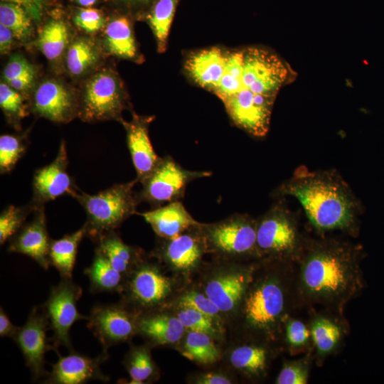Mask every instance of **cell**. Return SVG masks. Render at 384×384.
Masks as SVG:
<instances>
[{
    "label": "cell",
    "mask_w": 384,
    "mask_h": 384,
    "mask_svg": "<svg viewBox=\"0 0 384 384\" xmlns=\"http://www.w3.org/2000/svg\"><path fill=\"white\" fill-rule=\"evenodd\" d=\"M295 263L296 296L305 304L341 314L361 289L358 250L346 242H305Z\"/></svg>",
    "instance_id": "6da1fadb"
},
{
    "label": "cell",
    "mask_w": 384,
    "mask_h": 384,
    "mask_svg": "<svg viewBox=\"0 0 384 384\" xmlns=\"http://www.w3.org/2000/svg\"><path fill=\"white\" fill-rule=\"evenodd\" d=\"M279 193L296 198L310 223L319 231L354 228L356 203L346 186L329 174L301 167L280 188Z\"/></svg>",
    "instance_id": "7a4b0ae2"
},
{
    "label": "cell",
    "mask_w": 384,
    "mask_h": 384,
    "mask_svg": "<svg viewBox=\"0 0 384 384\" xmlns=\"http://www.w3.org/2000/svg\"><path fill=\"white\" fill-rule=\"evenodd\" d=\"M292 294L296 295L294 268L293 271L289 267L282 274H268L255 281L252 276L243 297V313L248 327L273 337L287 318Z\"/></svg>",
    "instance_id": "3957f363"
},
{
    "label": "cell",
    "mask_w": 384,
    "mask_h": 384,
    "mask_svg": "<svg viewBox=\"0 0 384 384\" xmlns=\"http://www.w3.org/2000/svg\"><path fill=\"white\" fill-rule=\"evenodd\" d=\"M129 107L128 93L114 68L101 67L83 81L79 91L78 117L84 122H120L123 111Z\"/></svg>",
    "instance_id": "277c9868"
},
{
    "label": "cell",
    "mask_w": 384,
    "mask_h": 384,
    "mask_svg": "<svg viewBox=\"0 0 384 384\" xmlns=\"http://www.w3.org/2000/svg\"><path fill=\"white\" fill-rule=\"evenodd\" d=\"M137 180L119 183L90 195L84 192L74 195L84 208L87 220L86 235L97 241L102 235L113 231L124 220L135 213L139 202L134 196L133 188Z\"/></svg>",
    "instance_id": "5b68a950"
},
{
    "label": "cell",
    "mask_w": 384,
    "mask_h": 384,
    "mask_svg": "<svg viewBox=\"0 0 384 384\" xmlns=\"http://www.w3.org/2000/svg\"><path fill=\"white\" fill-rule=\"evenodd\" d=\"M294 218L275 206L257 222V251L284 262L295 263L304 245Z\"/></svg>",
    "instance_id": "8992f818"
},
{
    "label": "cell",
    "mask_w": 384,
    "mask_h": 384,
    "mask_svg": "<svg viewBox=\"0 0 384 384\" xmlns=\"http://www.w3.org/2000/svg\"><path fill=\"white\" fill-rule=\"evenodd\" d=\"M291 77L289 66L277 55L257 47L243 49L239 90H246L255 95L276 99L279 90L289 82Z\"/></svg>",
    "instance_id": "52a82bcc"
},
{
    "label": "cell",
    "mask_w": 384,
    "mask_h": 384,
    "mask_svg": "<svg viewBox=\"0 0 384 384\" xmlns=\"http://www.w3.org/2000/svg\"><path fill=\"white\" fill-rule=\"evenodd\" d=\"M82 294V288L74 283L72 278H61L60 283L51 288L43 305V311L53 332L51 341L56 353L58 352L57 348L61 346L73 351L70 330L76 321L88 318L78 310L77 302Z\"/></svg>",
    "instance_id": "ba28073f"
},
{
    "label": "cell",
    "mask_w": 384,
    "mask_h": 384,
    "mask_svg": "<svg viewBox=\"0 0 384 384\" xmlns=\"http://www.w3.org/2000/svg\"><path fill=\"white\" fill-rule=\"evenodd\" d=\"M209 171H195L183 168L171 156L162 158L159 164L142 183L139 200L157 207L180 201L193 181L210 176Z\"/></svg>",
    "instance_id": "9c48e42d"
},
{
    "label": "cell",
    "mask_w": 384,
    "mask_h": 384,
    "mask_svg": "<svg viewBox=\"0 0 384 384\" xmlns=\"http://www.w3.org/2000/svg\"><path fill=\"white\" fill-rule=\"evenodd\" d=\"M30 107L38 117L68 123L78 115L79 92L59 78H46L33 90Z\"/></svg>",
    "instance_id": "30bf717a"
},
{
    "label": "cell",
    "mask_w": 384,
    "mask_h": 384,
    "mask_svg": "<svg viewBox=\"0 0 384 384\" xmlns=\"http://www.w3.org/2000/svg\"><path fill=\"white\" fill-rule=\"evenodd\" d=\"M203 227L206 242L218 252L229 255L257 252V222L247 215H235Z\"/></svg>",
    "instance_id": "8fae6325"
},
{
    "label": "cell",
    "mask_w": 384,
    "mask_h": 384,
    "mask_svg": "<svg viewBox=\"0 0 384 384\" xmlns=\"http://www.w3.org/2000/svg\"><path fill=\"white\" fill-rule=\"evenodd\" d=\"M275 98L255 95L246 90L223 100L233 122L255 137L265 136L270 127Z\"/></svg>",
    "instance_id": "7c38bea8"
},
{
    "label": "cell",
    "mask_w": 384,
    "mask_h": 384,
    "mask_svg": "<svg viewBox=\"0 0 384 384\" xmlns=\"http://www.w3.org/2000/svg\"><path fill=\"white\" fill-rule=\"evenodd\" d=\"M48 326V320L43 311L40 313L35 307L26 324L18 327L13 338L23 355L33 380L46 376L45 354L48 351L55 350L46 336Z\"/></svg>",
    "instance_id": "4fadbf2b"
},
{
    "label": "cell",
    "mask_w": 384,
    "mask_h": 384,
    "mask_svg": "<svg viewBox=\"0 0 384 384\" xmlns=\"http://www.w3.org/2000/svg\"><path fill=\"white\" fill-rule=\"evenodd\" d=\"M87 320V327L99 340L104 353L128 340L137 331V320L122 305L95 306Z\"/></svg>",
    "instance_id": "5bb4252c"
},
{
    "label": "cell",
    "mask_w": 384,
    "mask_h": 384,
    "mask_svg": "<svg viewBox=\"0 0 384 384\" xmlns=\"http://www.w3.org/2000/svg\"><path fill=\"white\" fill-rule=\"evenodd\" d=\"M68 159L66 144L62 141L55 159L48 165L36 171L33 180L32 204L43 206L46 202L69 193L74 196L73 181L67 171Z\"/></svg>",
    "instance_id": "9a60e30c"
},
{
    "label": "cell",
    "mask_w": 384,
    "mask_h": 384,
    "mask_svg": "<svg viewBox=\"0 0 384 384\" xmlns=\"http://www.w3.org/2000/svg\"><path fill=\"white\" fill-rule=\"evenodd\" d=\"M153 117L140 116L132 112L130 121L122 119L127 142L132 160L137 172L136 180L141 183L157 167L162 158L154 151L149 136V126Z\"/></svg>",
    "instance_id": "2e32d148"
},
{
    "label": "cell",
    "mask_w": 384,
    "mask_h": 384,
    "mask_svg": "<svg viewBox=\"0 0 384 384\" xmlns=\"http://www.w3.org/2000/svg\"><path fill=\"white\" fill-rule=\"evenodd\" d=\"M58 356L52 370L47 373L45 383L51 384H82L90 380L107 382L109 378L100 369L101 364L107 358V353L102 352L95 358L71 351L65 356Z\"/></svg>",
    "instance_id": "e0dca14e"
},
{
    "label": "cell",
    "mask_w": 384,
    "mask_h": 384,
    "mask_svg": "<svg viewBox=\"0 0 384 384\" xmlns=\"http://www.w3.org/2000/svg\"><path fill=\"white\" fill-rule=\"evenodd\" d=\"M127 297L139 306L149 308L161 303L171 291V283L156 266L143 264L133 271L127 284Z\"/></svg>",
    "instance_id": "ac0fdd59"
},
{
    "label": "cell",
    "mask_w": 384,
    "mask_h": 384,
    "mask_svg": "<svg viewBox=\"0 0 384 384\" xmlns=\"http://www.w3.org/2000/svg\"><path fill=\"white\" fill-rule=\"evenodd\" d=\"M99 41L106 55L137 63L144 61L128 15L117 14L107 20Z\"/></svg>",
    "instance_id": "d6986e66"
},
{
    "label": "cell",
    "mask_w": 384,
    "mask_h": 384,
    "mask_svg": "<svg viewBox=\"0 0 384 384\" xmlns=\"http://www.w3.org/2000/svg\"><path fill=\"white\" fill-rule=\"evenodd\" d=\"M51 240L46 228L43 207L41 206L36 210L33 220L12 238L9 251L26 255L47 270L50 265L49 250Z\"/></svg>",
    "instance_id": "ffe728a7"
},
{
    "label": "cell",
    "mask_w": 384,
    "mask_h": 384,
    "mask_svg": "<svg viewBox=\"0 0 384 384\" xmlns=\"http://www.w3.org/2000/svg\"><path fill=\"white\" fill-rule=\"evenodd\" d=\"M105 55L98 39L82 34L73 37L62 65L71 78L84 81L101 68Z\"/></svg>",
    "instance_id": "44dd1931"
},
{
    "label": "cell",
    "mask_w": 384,
    "mask_h": 384,
    "mask_svg": "<svg viewBox=\"0 0 384 384\" xmlns=\"http://www.w3.org/2000/svg\"><path fill=\"white\" fill-rule=\"evenodd\" d=\"M254 270H236L212 278L205 288V294L220 311L233 310L243 299L252 281Z\"/></svg>",
    "instance_id": "7402d4cb"
},
{
    "label": "cell",
    "mask_w": 384,
    "mask_h": 384,
    "mask_svg": "<svg viewBox=\"0 0 384 384\" xmlns=\"http://www.w3.org/2000/svg\"><path fill=\"white\" fill-rule=\"evenodd\" d=\"M226 53L215 47L196 51L187 58L185 70L196 83L214 93L223 75Z\"/></svg>",
    "instance_id": "603a6c76"
},
{
    "label": "cell",
    "mask_w": 384,
    "mask_h": 384,
    "mask_svg": "<svg viewBox=\"0 0 384 384\" xmlns=\"http://www.w3.org/2000/svg\"><path fill=\"white\" fill-rule=\"evenodd\" d=\"M139 215L158 236L166 240L174 238L200 224L180 201L169 203Z\"/></svg>",
    "instance_id": "cb8c5ba5"
},
{
    "label": "cell",
    "mask_w": 384,
    "mask_h": 384,
    "mask_svg": "<svg viewBox=\"0 0 384 384\" xmlns=\"http://www.w3.org/2000/svg\"><path fill=\"white\" fill-rule=\"evenodd\" d=\"M309 325L316 359L323 361L340 347L346 333V324L335 313H314Z\"/></svg>",
    "instance_id": "d4e9b609"
},
{
    "label": "cell",
    "mask_w": 384,
    "mask_h": 384,
    "mask_svg": "<svg viewBox=\"0 0 384 384\" xmlns=\"http://www.w3.org/2000/svg\"><path fill=\"white\" fill-rule=\"evenodd\" d=\"M73 38L70 27L65 20L51 17L39 28L36 38L30 44H33L51 63L63 64Z\"/></svg>",
    "instance_id": "484cf974"
},
{
    "label": "cell",
    "mask_w": 384,
    "mask_h": 384,
    "mask_svg": "<svg viewBox=\"0 0 384 384\" xmlns=\"http://www.w3.org/2000/svg\"><path fill=\"white\" fill-rule=\"evenodd\" d=\"M189 230L174 238L166 240L163 250L165 260L180 270H189L195 267L204 250L205 238L203 240L199 235L189 233Z\"/></svg>",
    "instance_id": "4316f807"
},
{
    "label": "cell",
    "mask_w": 384,
    "mask_h": 384,
    "mask_svg": "<svg viewBox=\"0 0 384 384\" xmlns=\"http://www.w3.org/2000/svg\"><path fill=\"white\" fill-rule=\"evenodd\" d=\"M184 329L178 316L157 314L137 319V331L158 344L176 343L183 336Z\"/></svg>",
    "instance_id": "83f0119b"
},
{
    "label": "cell",
    "mask_w": 384,
    "mask_h": 384,
    "mask_svg": "<svg viewBox=\"0 0 384 384\" xmlns=\"http://www.w3.org/2000/svg\"><path fill=\"white\" fill-rule=\"evenodd\" d=\"M85 235L86 227L84 225L73 233L66 235L59 240H51L50 262L58 270L61 278H72L78 248Z\"/></svg>",
    "instance_id": "f1b7e54d"
},
{
    "label": "cell",
    "mask_w": 384,
    "mask_h": 384,
    "mask_svg": "<svg viewBox=\"0 0 384 384\" xmlns=\"http://www.w3.org/2000/svg\"><path fill=\"white\" fill-rule=\"evenodd\" d=\"M179 0H156L142 14L154 36L157 50L164 53L167 47L168 36Z\"/></svg>",
    "instance_id": "f546056e"
},
{
    "label": "cell",
    "mask_w": 384,
    "mask_h": 384,
    "mask_svg": "<svg viewBox=\"0 0 384 384\" xmlns=\"http://www.w3.org/2000/svg\"><path fill=\"white\" fill-rule=\"evenodd\" d=\"M92 292H121L124 275L117 271L97 248L91 265L85 270Z\"/></svg>",
    "instance_id": "4dcf8cb0"
},
{
    "label": "cell",
    "mask_w": 384,
    "mask_h": 384,
    "mask_svg": "<svg viewBox=\"0 0 384 384\" xmlns=\"http://www.w3.org/2000/svg\"><path fill=\"white\" fill-rule=\"evenodd\" d=\"M38 70L25 56L10 55L2 71V81L27 97L36 87Z\"/></svg>",
    "instance_id": "1f68e13d"
},
{
    "label": "cell",
    "mask_w": 384,
    "mask_h": 384,
    "mask_svg": "<svg viewBox=\"0 0 384 384\" xmlns=\"http://www.w3.org/2000/svg\"><path fill=\"white\" fill-rule=\"evenodd\" d=\"M33 23L30 14L19 4L1 2L0 24L9 28L17 41L29 44L35 39Z\"/></svg>",
    "instance_id": "d6a6232c"
},
{
    "label": "cell",
    "mask_w": 384,
    "mask_h": 384,
    "mask_svg": "<svg viewBox=\"0 0 384 384\" xmlns=\"http://www.w3.org/2000/svg\"><path fill=\"white\" fill-rule=\"evenodd\" d=\"M96 242L97 248L112 265L124 276L127 274L136 258L135 250L125 244L114 230L101 235Z\"/></svg>",
    "instance_id": "836d02e7"
},
{
    "label": "cell",
    "mask_w": 384,
    "mask_h": 384,
    "mask_svg": "<svg viewBox=\"0 0 384 384\" xmlns=\"http://www.w3.org/2000/svg\"><path fill=\"white\" fill-rule=\"evenodd\" d=\"M269 354L266 348L245 345L236 348L230 355L233 366L252 375H259L267 369Z\"/></svg>",
    "instance_id": "e575fe53"
},
{
    "label": "cell",
    "mask_w": 384,
    "mask_h": 384,
    "mask_svg": "<svg viewBox=\"0 0 384 384\" xmlns=\"http://www.w3.org/2000/svg\"><path fill=\"white\" fill-rule=\"evenodd\" d=\"M182 353L189 360L203 364L214 363L220 358L210 335L198 331H190L188 334Z\"/></svg>",
    "instance_id": "d590c367"
},
{
    "label": "cell",
    "mask_w": 384,
    "mask_h": 384,
    "mask_svg": "<svg viewBox=\"0 0 384 384\" xmlns=\"http://www.w3.org/2000/svg\"><path fill=\"white\" fill-rule=\"evenodd\" d=\"M242 67L243 50L227 52L223 75L214 92L222 101L239 90Z\"/></svg>",
    "instance_id": "8d00e7d4"
},
{
    "label": "cell",
    "mask_w": 384,
    "mask_h": 384,
    "mask_svg": "<svg viewBox=\"0 0 384 384\" xmlns=\"http://www.w3.org/2000/svg\"><path fill=\"white\" fill-rule=\"evenodd\" d=\"M26 97L13 89L4 81L0 83V107L8 123L16 129L21 128V122L28 114Z\"/></svg>",
    "instance_id": "74e56055"
},
{
    "label": "cell",
    "mask_w": 384,
    "mask_h": 384,
    "mask_svg": "<svg viewBox=\"0 0 384 384\" xmlns=\"http://www.w3.org/2000/svg\"><path fill=\"white\" fill-rule=\"evenodd\" d=\"M124 364L131 378L129 383H144L155 373L149 351L144 346L133 348L128 353Z\"/></svg>",
    "instance_id": "f35d334b"
},
{
    "label": "cell",
    "mask_w": 384,
    "mask_h": 384,
    "mask_svg": "<svg viewBox=\"0 0 384 384\" xmlns=\"http://www.w3.org/2000/svg\"><path fill=\"white\" fill-rule=\"evenodd\" d=\"M284 340L289 349L294 353L309 352L312 338L309 324L302 320L287 317L284 321Z\"/></svg>",
    "instance_id": "ab89813d"
},
{
    "label": "cell",
    "mask_w": 384,
    "mask_h": 384,
    "mask_svg": "<svg viewBox=\"0 0 384 384\" xmlns=\"http://www.w3.org/2000/svg\"><path fill=\"white\" fill-rule=\"evenodd\" d=\"M26 149L25 136L3 134L0 137V171H11Z\"/></svg>",
    "instance_id": "60d3db41"
},
{
    "label": "cell",
    "mask_w": 384,
    "mask_h": 384,
    "mask_svg": "<svg viewBox=\"0 0 384 384\" xmlns=\"http://www.w3.org/2000/svg\"><path fill=\"white\" fill-rule=\"evenodd\" d=\"M41 207V206H40ZM38 208L31 203L26 207L9 206L0 215V243L3 245L9 238L16 235L23 226L31 211Z\"/></svg>",
    "instance_id": "b9f144b4"
},
{
    "label": "cell",
    "mask_w": 384,
    "mask_h": 384,
    "mask_svg": "<svg viewBox=\"0 0 384 384\" xmlns=\"http://www.w3.org/2000/svg\"><path fill=\"white\" fill-rule=\"evenodd\" d=\"M312 361V353L309 351L306 355L299 359L286 361L276 379V383H307Z\"/></svg>",
    "instance_id": "7bdbcfd3"
},
{
    "label": "cell",
    "mask_w": 384,
    "mask_h": 384,
    "mask_svg": "<svg viewBox=\"0 0 384 384\" xmlns=\"http://www.w3.org/2000/svg\"><path fill=\"white\" fill-rule=\"evenodd\" d=\"M107 21L100 10L90 7L79 8L73 16L74 25L83 34L93 36L102 31Z\"/></svg>",
    "instance_id": "ee69618b"
},
{
    "label": "cell",
    "mask_w": 384,
    "mask_h": 384,
    "mask_svg": "<svg viewBox=\"0 0 384 384\" xmlns=\"http://www.w3.org/2000/svg\"><path fill=\"white\" fill-rule=\"evenodd\" d=\"M178 318L185 329L213 335L217 332L213 318L189 308H182L178 313Z\"/></svg>",
    "instance_id": "f6af8a7d"
},
{
    "label": "cell",
    "mask_w": 384,
    "mask_h": 384,
    "mask_svg": "<svg viewBox=\"0 0 384 384\" xmlns=\"http://www.w3.org/2000/svg\"><path fill=\"white\" fill-rule=\"evenodd\" d=\"M181 308H189L201 312L212 318L215 317L219 309L205 294L196 292H189L183 294L178 301Z\"/></svg>",
    "instance_id": "bcb514c9"
},
{
    "label": "cell",
    "mask_w": 384,
    "mask_h": 384,
    "mask_svg": "<svg viewBox=\"0 0 384 384\" xmlns=\"http://www.w3.org/2000/svg\"><path fill=\"white\" fill-rule=\"evenodd\" d=\"M13 2L23 7L33 19L36 23H40L43 17L46 0H1Z\"/></svg>",
    "instance_id": "7dc6e473"
},
{
    "label": "cell",
    "mask_w": 384,
    "mask_h": 384,
    "mask_svg": "<svg viewBox=\"0 0 384 384\" xmlns=\"http://www.w3.org/2000/svg\"><path fill=\"white\" fill-rule=\"evenodd\" d=\"M15 40H17L13 32L5 26L0 24V53L1 55L9 54L14 46Z\"/></svg>",
    "instance_id": "c3c4849f"
},
{
    "label": "cell",
    "mask_w": 384,
    "mask_h": 384,
    "mask_svg": "<svg viewBox=\"0 0 384 384\" xmlns=\"http://www.w3.org/2000/svg\"><path fill=\"white\" fill-rule=\"evenodd\" d=\"M18 327L14 325L2 307L0 309V336L14 338Z\"/></svg>",
    "instance_id": "681fc988"
},
{
    "label": "cell",
    "mask_w": 384,
    "mask_h": 384,
    "mask_svg": "<svg viewBox=\"0 0 384 384\" xmlns=\"http://www.w3.org/2000/svg\"><path fill=\"white\" fill-rule=\"evenodd\" d=\"M196 382L201 384H230L232 383L226 376L216 373L203 374Z\"/></svg>",
    "instance_id": "f907efd6"
},
{
    "label": "cell",
    "mask_w": 384,
    "mask_h": 384,
    "mask_svg": "<svg viewBox=\"0 0 384 384\" xmlns=\"http://www.w3.org/2000/svg\"><path fill=\"white\" fill-rule=\"evenodd\" d=\"M122 5L130 10L145 9L144 12L156 0H117Z\"/></svg>",
    "instance_id": "816d5d0a"
},
{
    "label": "cell",
    "mask_w": 384,
    "mask_h": 384,
    "mask_svg": "<svg viewBox=\"0 0 384 384\" xmlns=\"http://www.w3.org/2000/svg\"><path fill=\"white\" fill-rule=\"evenodd\" d=\"M76 4L82 7H90L95 5L98 0H73Z\"/></svg>",
    "instance_id": "f5cc1de1"
}]
</instances>
